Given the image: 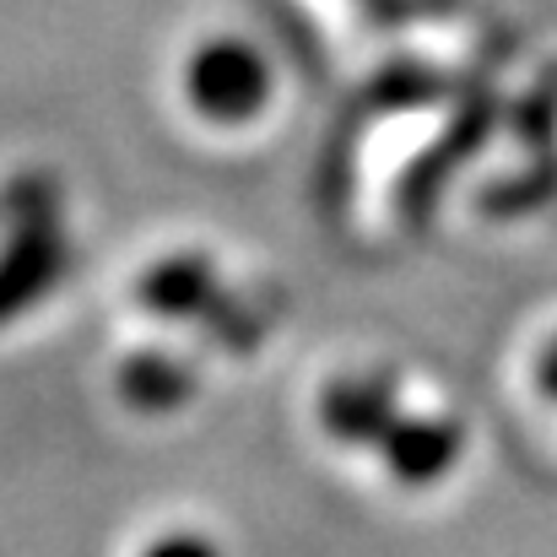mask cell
<instances>
[{
    "label": "cell",
    "instance_id": "7a4b0ae2",
    "mask_svg": "<svg viewBox=\"0 0 557 557\" xmlns=\"http://www.w3.org/2000/svg\"><path fill=\"white\" fill-rule=\"evenodd\" d=\"M180 109L189 114L185 125L206 131V136H244V131L265 125L260 114L271 109V71L227 44L200 49L185 65Z\"/></svg>",
    "mask_w": 557,
    "mask_h": 557
},
{
    "label": "cell",
    "instance_id": "6da1fadb",
    "mask_svg": "<svg viewBox=\"0 0 557 557\" xmlns=\"http://www.w3.org/2000/svg\"><path fill=\"white\" fill-rule=\"evenodd\" d=\"M314 433L342 460H373V476L406 498L438 493L466 455L455 406L395 369L331 373L314 395Z\"/></svg>",
    "mask_w": 557,
    "mask_h": 557
},
{
    "label": "cell",
    "instance_id": "277c9868",
    "mask_svg": "<svg viewBox=\"0 0 557 557\" xmlns=\"http://www.w3.org/2000/svg\"><path fill=\"white\" fill-rule=\"evenodd\" d=\"M525 384H531V400H536L547 417H557V331L525 358Z\"/></svg>",
    "mask_w": 557,
    "mask_h": 557
},
{
    "label": "cell",
    "instance_id": "3957f363",
    "mask_svg": "<svg viewBox=\"0 0 557 557\" xmlns=\"http://www.w3.org/2000/svg\"><path fill=\"white\" fill-rule=\"evenodd\" d=\"M125 557H222V547L195 525H158L136 536V547H125Z\"/></svg>",
    "mask_w": 557,
    "mask_h": 557
}]
</instances>
